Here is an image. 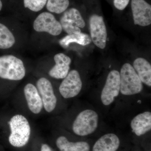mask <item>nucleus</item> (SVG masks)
Segmentation results:
<instances>
[{
  "instance_id": "1",
  "label": "nucleus",
  "mask_w": 151,
  "mask_h": 151,
  "mask_svg": "<svg viewBox=\"0 0 151 151\" xmlns=\"http://www.w3.org/2000/svg\"><path fill=\"white\" fill-rule=\"evenodd\" d=\"M11 133L9 137L10 144L17 148L22 147L28 142L31 136V127L25 117L17 114L9 122Z\"/></svg>"
},
{
  "instance_id": "2",
  "label": "nucleus",
  "mask_w": 151,
  "mask_h": 151,
  "mask_svg": "<svg viewBox=\"0 0 151 151\" xmlns=\"http://www.w3.org/2000/svg\"><path fill=\"white\" fill-rule=\"evenodd\" d=\"M26 70L22 60L12 55H0V78L19 81L25 76Z\"/></svg>"
},
{
  "instance_id": "3",
  "label": "nucleus",
  "mask_w": 151,
  "mask_h": 151,
  "mask_svg": "<svg viewBox=\"0 0 151 151\" xmlns=\"http://www.w3.org/2000/svg\"><path fill=\"white\" fill-rule=\"evenodd\" d=\"M98 113L92 109H85L78 113L72 125V130L76 135L86 137L92 134L98 128Z\"/></svg>"
},
{
  "instance_id": "4",
  "label": "nucleus",
  "mask_w": 151,
  "mask_h": 151,
  "mask_svg": "<svg viewBox=\"0 0 151 151\" xmlns=\"http://www.w3.org/2000/svg\"><path fill=\"white\" fill-rule=\"evenodd\" d=\"M120 92L125 96H132L140 93L143 83L133 66L125 63L120 73Z\"/></svg>"
},
{
  "instance_id": "5",
  "label": "nucleus",
  "mask_w": 151,
  "mask_h": 151,
  "mask_svg": "<svg viewBox=\"0 0 151 151\" xmlns=\"http://www.w3.org/2000/svg\"><path fill=\"white\" fill-rule=\"evenodd\" d=\"M120 92V73L113 70L108 73L105 85L100 95L101 102L105 106H109L114 102Z\"/></svg>"
},
{
  "instance_id": "6",
  "label": "nucleus",
  "mask_w": 151,
  "mask_h": 151,
  "mask_svg": "<svg viewBox=\"0 0 151 151\" xmlns=\"http://www.w3.org/2000/svg\"><path fill=\"white\" fill-rule=\"evenodd\" d=\"M33 28L37 32H45L52 36L59 35L63 30L60 22L49 12H44L37 17Z\"/></svg>"
},
{
  "instance_id": "7",
  "label": "nucleus",
  "mask_w": 151,
  "mask_h": 151,
  "mask_svg": "<svg viewBox=\"0 0 151 151\" xmlns=\"http://www.w3.org/2000/svg\"><path fill=\"white\" fill-rule=\"evenodd\" d=\"M62 30L68 35L81 32L85 26L84 19L77 9L71 8L63 12L60 21Z\"/></svg>"
},
{
  "instance_id": "8",
  "label": "nucleus",
  "mask_w": 151,
  "mask_h": 151,
  "mask_svg": "<svg viewBox=\"0 0 151 151\" xmlns=\"http://www.w3.org/2000/svg\"><path fill=\"white\" fill-rule=\"evenodd\" d=\"M82 82L77 70H70L63 78L59 86L60 93L65 99H70L77 96L81 92Z\"/></svg>"
},
{
  "instance_id": "9",
  "label": "nucleus",
  "mask_w": 151,
  "mask_h": 151,
  "mask_svg": "<svg viewBox=\"0 0 151 151\" xmlns=\"http://www.w3.org/2000/svg\"><path fill=\"white\" fill-rule=\"evenodd\" d=\"M89 22L91 40L97 47L103 49L106 46L107 32L103 17L94 14L90 17Z\"/></svg>"
},
{
  "instance_id": "10",
  "label": "nucleus",
  "mask_w": 151,
  "mask_h": 151,
  "mask_svg": "<svg viewBox=\"0 0 151 151\" xmlns=\"http://www.w3.org/2000/svg\"><path fill=\"white\" fill-rule=\"evenodd\" d=\"M36 85L44 108L46 112L51 113L55 109L57 102L52 84L48 79L42 77L37 80Z\"/></svg>"
},
{
  "instance_id": "11",
  "label": "nucleus",
  "mask_w": 151,
  "mask_h": 151,
  "mask_svg": "<svg viewBox=\"0 0 151 151\" xmlns=\"http://www.w3.org/2000/svg\"><path fill=\"white\" fill-rule=\"evenodd\" d=\"M131 7L134 23L146 27L151 24V6L145 0H132Z\"/></svg>"
},
{
  "instance_id": "12",
  "label": "nucleus",
  "mask_w": 151,
  "mask_h": 151,
  "mask_svg": "<svg viewBox=\"0 0 151 151\" xmlns=\"http://www.w3.org/2000/svg\"><path fill=\"white\" fill-rule=\"evenodd\" d=\"M132 132L137 137H141L151 130V113L149 111L136 115L130 123Z\"/></svg>"
},
{
  "instance_id": "13",
  "label": "nucleus",
  "mask_w": 151,
  "mask_h": 151,
  "mask_svg": "<svg viewBox=\"0 0 151 151\" xmlns=\"http://www.w3.org/2000/svg\"><path fill=\"white\" fill-rule=\"evenodd\" d=\"M54 60L55 65L50 70L49 74L55 79H63L69 73L71 59L65 54L59 53L55 55Z\"/></svg>"
},
{
  "instance_id": "14",
  "label": "nucleus",
  "mask_w": 151,
  "mask_h": 151,
  "mask_svg": "<svg viewBox=\"0 0 151 151\" xmlns=\"http://www.w3.org/2000/svg\"><path fill=\"white\" fill-rule=\"evenodd\" d=\"M24 92L30 111L34 114L40 113L43 107V104L37 87L28 83L25 86Z\"/></svg>"
},
{
  "instance_id": "15",
  "label": "nucleus",
  "mask_w": 151,
  "mask_h": 151,
  "mask_svg": "<svg viewBox=\"0 0 151 151\" xmlns=\"http://www.w3.org/2000/svg\"><path fill=\"white\" fill-rule=\"evenodd\" d=\"M121 145L119 137L114 133H108L96 141L92 151H117Z\"/></svg>"
},
{
  "instance_id": "16",
  "label": "nucleus",
  "mask_w": 151,
  "mask_h": 151,
  "mask_svg": "<svg viewBox=\"0 0 151 151\" xmlns=\"http://www.w3.org/2000/svg\"><path fill=\"white\" fill-rule=\"evenodd\" d=\"M55 143L60 151H90V145L87 142H70L65 136L58 137Z\"/></svg>"
},
{
  "instance_id": "17",
  "label": "nucleus",
  "mask_w": 151,
  "mask_h": 151,
  "mask_svg": "<svg viewBox=\"0 0 151 151\" xmlns=\"http://www.w3.org/2000/svg\"><path fill=\"white\" fill-rule=\"evenodd\" d=\"M133 68L142 83L149 87L151 86V65L145 59L139 58L133 63Z\"/></svg>"
},
{
  "instance_id": "18",
  "label": "nucleus",
  "mask_w": 151,
  "mask_h": 151,
  "mask_svg": "<svg viewBox=\"0 0 151 151\" xmlns=\"http://www.w3.org/2000/svg\"><path fill=\"white\" fill-rule=\"evenodd\" d=\"M92 42L91 37L84 33H78L68 35L59 41L60 46L63 48H67L70 43L75 42L83 46L89 45Z\"/></svg>"
},
{
  "instance_id": "19",
  "label": "nucleus",
  "mask_w": 151,
  "mask_h": 151,
  "mask_svg": "<svg viewBox=\"0 0 151 151\" xmlns=\"http://www.w3.org/2000/svg\"><path fill=\"white\" fill-rule=\"evenodd\" d=\"M15 42V38L10 29L5 24L0 22V50L11 48Z\"/></svg>"
},
{
  "instance_id": "20",
  "label": "nucleus",
  "mask_w": 151,
  "mask_h": 151,
  "mask_svg": "<svg viewBox=\"0 0 151 151\" xmlns=\"http://www.w3.org/2000/svg\"><path fill=\"white\" fill-rule=\"evenodd\" d=\"M46 8L50 13L60 14L66 11L69 5V0H47Z\"/></svg>"
},
{
  "instance_id": "21",
  "label": "nucleus",
  "mask_w": 151,
  "mask_h": 151,
  "mask_svg": "<svg viewBox=\"0 0 151 151\" xmlns=\"http://www.w3.org/2000/svg\"><path fill=\"white\" fill-rule=\"evenodd\" d=\"M47 0H23L24 5L26 8L33 12L41 10L46 5Z\"/></svg>"
},
{
  "instance_id": "22",
  "label": "nucleus",
  "mask_w": 151,
  "mask_h": 151,
  "mask_svg": "<svg viewBox=\"0 0 151 151\" xmlns=\"http://www.w3.org/2000/svg\"><path fill=\"white\" fill-rule=\"evenodd\" d=\"M130 0H114L113 4L116 9L123 10L129 4Z\"/></svg>"
},
{
  "instance_id": "23",
  "label": "nucleus",
  "mask_w": 151,
  "mask_h": 151,
  "mask_svg": "<svg viewBox=\"0 0 151 151\" xmlns=\"http://www.w3.org/2000/svg\"><path fill=\"white\" fill-rule=\"evenodd\" d=\"M40 151H52L51 148L48 145L44 144L42 145Z\"/></svg>"
},
{
  "instance_id": "24",
  "label": "nucleus",
  "mask_w": 151,
  "mask_h": 151,
  "mask_svg": "<svg viewBox=\"0 0 151 151\" xmlns=\"http://www.w3.org/2000/svg\"><path fill=\"white\" fill-rule=\"evenodd\" d=\"M3 8V3L2 1L0 0V12L1 11Z\"/></svg>"
}]
</instances>
